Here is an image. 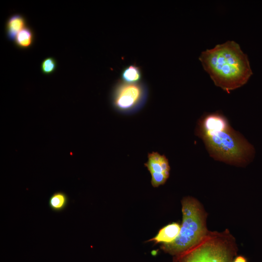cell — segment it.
I'll return each instance as SVG.
<instances>
[{
  "instance_id": "cell-1",
  "label": "cell",
  "mask_w": 262,
  "mask_h": 262,
  "mask_svg": "<svg viewBox=\"0 0 262 262\" xmlns=\"http://www.w3.org/2000/svg\"><path fill=\"white\" fill-rule=\"evenodd\" d=\"M195 134L200 138L210 156L216 161L245 167L254 159V147L233 129L220 112L206 113L197 121Z\"/></svg>"
},
{
  "instance_id": "cell-2",
  "label": "cell",
  "mask_w": 262,
  "mask_h": 262,
  "mask_svg": "<svg viewBox=\"0 0 262 262\" xmlns=\"http://www.w3.org/2000/svg\"><path fill=\"white\" fill-rule=\"evenodd\" d=\"M199 59L214 84L228 93L245 84L253 74L248 56L234 41L207 49Z\"/></svg>"
},
{
  "instance_id": "cell-3",
  "label": "cell",
  "mask_w": 262,
  "mask_h": 262,
  "mask_svg": "<svg viewBox=\"0 0 262 262\" xmlns=\"http://www.w3.org/2000/svg\"><path fill=\"white\" fill-rule=\"evenodd\" d=\"M182 215L180 230L177 239L169 244H162L161 249L175 256L183 253L198 244L208 234L207 213L195 197L187 196L181 201Z\"/></svg>"
},
{
  "instance_id": "cell-4",
  "label": "cell",
  "mask_w": 262,
  "mask_h": 262,
  "mask_svg": "<svg viewBox=\"0 0 262 262\" xmlns=\"http://www.w3.org/2000/svg\"><path fill=\"white\" fill-rule=\"evenodd\" d=\"M237 251L236 239L228 229L209 230L196 246L174 256L173 262H233Z\"/></svg>"
},
{
  "instance_id": "cell-5",
  "label": "cell",
  "mask_w": 262,
  "mask_h": 262,
  "mask_svg": "<svg viewBox=\"0 0 262 262\" xmlns=\"http://www.w3.org/2000/svg\"><path fill=\"white\" fill-rule=\"evenodd\" d=\"M148 95V88L144 81L129 83L119 80L112 89L111 103L115 111L124 115L132 114L143 108Z\"/></svg>"
},
{
  "instance_id": "cell-6",
  "label": "cell",
  "mask_w": 262,
  "mask_h": 262,
  "mask_svg": "<svg viewBox=\"0 0 262 262\" xmlns=\"http://www.w3.org/2000/svg\"><path fill=\"white\" fill-rule=\"evenodd\" d=\"M144 165L151 174V183L153 187H158L166 182L170 175V167L165 155L157 152L149 153Z\"/></svg>"
},
{
  "instance_id": "cell-7",
  "label": "cell",
  "mask_w": 262,
  "mask_h": 262,
  "mask_svg": "<svg viewBox=\"0 0 262 262\" xmlns=\"http://www.w3.org/2000/svg\"><path fill=\"white\" fill-rule=\"evenodd\" d=\"M180 225L177 222H173L162 228L157 234L147 242H152L154 244H169L174 242L178 237Z\"/></svg>"
},
{
  "instance_id": "cell-8",
  "label": "cell",
  "mask_w": 262,
  "mask_h": 262,
  "mask_svg": "<svg viewBox=\"0 0 262 262\" xmlns=\"http://www.w3.org/2000/svg\"><path fill=\"white\" fill-rule=\"evenodd\" d=\"M27 26L25 17L19 14L11 15L7 20L5 25L6 35L10 41H14L18 33Z\"/></svg>"
},
{
  "instance_id": "cell-9",
  "label": "cell",
  "mask_w": 262,
  "mask_h": 262,
  "mask_svg": "<svg viewBox=\"0 0 262 262\" xmlns=\"http://www.w3.org/2000/svg\"><path fill=\"white\" fill-rule=\"evenodd\" d=\"M142 71L136 64H131L124 67L120 72V80L125 82L135 83L142 81Z\"/></svg>"
},
{
  "instance_id": "cell-10",
  "label": "cell",
  "mask_w": 262,
  "mask_h": 262,
  "mask_svg": "<svg viewBox=\"0 0 262 262\" xmlns=\"http://www.w3.org/2000/svg\"><path fill=\"white\" fill-rule=\"evenodd\" d=\"M34 40V33L33 29L26 26L18 33L14 41L17 48L27 49L32 47Z\"/></svg>"
},
{
  "instance_id": "cell-11",
  "label": "cell",
  "mask_w": 262,
  "mask_h": 262,
  "mask_svg": "<svg viewBox=\"0 0 262 262\" xmlns=\"http://www.w3.org/2000/svg\"><path fill=\"white\" fill-rule=\"evenodd\" d=\"M67 202L66 195L62 192H57L50 196L49 204L50 208L53 211L61 212L65 209Z\"/></svg>"
},
{
  "instance_id": "cell-12",
  "label": "cell",
  "mask_w": 262,
  "mask_h": 262,
  "mask_svg": "<svg viewBox=\"0 0 262 262\" xmlns=\"http://www.w3.org/2000/svg\"><path fill=\"white\" fill-rule=\"evenodd\" d=\"M57 68V62L53 57L45 59L41 65L42 72L45 75H49L54 72Z\"/></svg>"
},
{
  "instance_id": "cell-13",
  "label": "cell",
  "mask_w": 262,
  "mask_h": 262,
  "mask_svg": "<svg viewBox=\"0 0 262 262\" xmlns=\"http://www.w3.org/2000/svg\"><path fill=\"white\" fill-rule=\"evenodd\" d=\"M233 262H247V261L245 257L239 255L235 257Z\"/></svg>"
}]
</instances>
